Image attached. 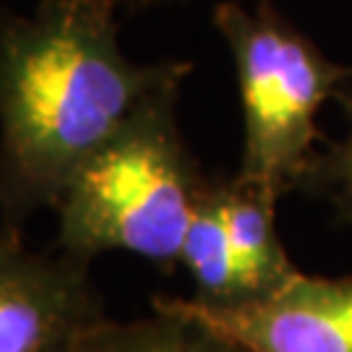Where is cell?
I'll return each mask as SVG.
<instances>
[{
  "mask_svg": "<svg viewBox=\"0 0 352 352\" xmlns=\"http://www.w3.org/2000/svg\"><path fill=\"white\" fill-rule=\"evenodd\" d=\"M120 0H39L0 16V227L55 209L68 180L190 65L120 50Z\"/></svg>",
  "mask_w": 352,
  "mask_h": 352,
  "instance_id": "1",
  "label": "cell"
},
{
  "mask_svg": "<svg viewBox=\"0 0 352 352\" xmlns=\"http://www.w3.org/2000/svg\"><path fill=\"white\" fill-rule=\"evenodd\" d=\"M180 84L144 102L97 154L78 167L52 212L58 251L91 264L126 251L157 266L180 261L206 177L180 136Z\"/></svg>",
  "mask_w": 352,
  "mask_h": 352,
  "instance_id": "2",
  "label": "cell"
},
{
  "mask_svg": "<svg viewBox=\"0 0 352 352\" xmlns=\"http://www.w3.org/2000/svg\"><path fill=\"white\" fill-rule=\"evenodd\" d=\"M214 24L230 45L243 104L238 177L277 201L314 170L316 115L350 71L329 63L269 3L245 11L217 3Z\"/></svg>",
  "mask_w": 352,
  "mask_h": 352,
  "instance_id": "3",
  "label": "cell"
},
{
  "mask_svg": "<svg viewBox=\"0 0 352 352\" xmlns=\"http://www.w3.org/2000/svg\"><path fill=\"white\" fill-rule=\"evenodd\" d=\"M104 318L87 261L0 227V352H76Z\"/></svg>",
  "mask_w": 352,
  "mask_h": 352,
  "instance_id": "4",
  "label": "cell"
},
{
  "mask_svg": "<svg viewBox=\"0 0 352 352\" xmlns=\"http://www.w3.org/2000/svg\"><path fill=\"white\" fill-rule=\"evenodd\" d=\"M154 308L186 316L245 352H352V277L298 274L235 305L154 298Z\"/></svg>",
  "mask_w": 352,
  "mask_h": 352,
  "instance_id": "5",
  "label": "cell"
},
{
  "mask_svg": "<svg viewBox=\"0 0 352 352\" xmlns=\"http://www.w3.org/2000/svg\"><path fill=\"white\" fill-rule=\"evenodd\" d=\"M219 204L248 300L269 295L300 274L277 235L274 201L269 196L235 175L219 180Z\"/></svg>",
  "mask_w": 352,
  "mask_h": 352,
  "instance_id": "6",
  "label": "cell"
},
{
  "mask_svg": "<svg viewBox=\"0 0 352 352\" xmlns=\"http://www.w3.org/2000/svg\"><path fill=\"white\" fill-rule=\"evenodd\" d=\"M180 264L188 269L190 279L196 285L193 300L206 302V305H235V302L248 300L240 279L238 258L222 217L219 180H209L204 188L183 240Z\"/></svg>",
  "mask_w": 352,
  "mask_h": 352,
  "instance_id": "7",
  "label": "cell"
},
{
  "mask_svg": "<svg viewBox=\"0 0 352 352\" xmlns=\"http://www.w3.org/2000/svg\"><path fill=\"white\" fill-rule=\"evenodd\" d=\"M76 352H245L235 342L217 331L177 316L164 308H154L151 318L139 321H110L89 331Z\"/></svg>",
  "mask_w": 352,
  "mask_h": 352,
  "instance_id": "8",
  "label": "cell"
},
{
  "mask_svg": "<svg viewBox=\"0 0 352 352\" xmlns=\"http://www.w3.org/2000/svg\"><path fill=\"white\" fill-rule=\"evenodd\" d=\"M318 167L324 170L327 183H331V190H334V199H337L342 217L352 222V123L347 139L337 144L334 151H331V157H329L327 162L318 164Z\"/></svg>",
  "mask_w": 352,
  "mask_h": 352,
  "instance_id": "9",
  "label": "cell"
},
{
  "mask_svg": "<svg viewBox=\"0 0 352 352\" xmlns=\"http://www.w3.org/2000/svg\"><path fill=\"white\" fill-rule=\"evenodd\" d=\"M128 11H139V8H146V6H154V3H162V0H120Z\"/></svg>",
  "mask_w": 352,
  "mask_h": 352,
  "instance_id": "10",
  "label": "cell"
},
{
  "mask_svg": "<svg viewBox=\"0 0 352 352\" xmlns=\"http://www.w3.org/2000/svg\"><path fill=\"white\" fill-rule=\"evenodd\" d=\"M3 13H6V6H3V0H0V16H3Z\"/></svg>",
  "mask_w": 352,
  "mask_h": 352,
  "instance_id": "11",
  "label": "cell"
}]
</instances>
